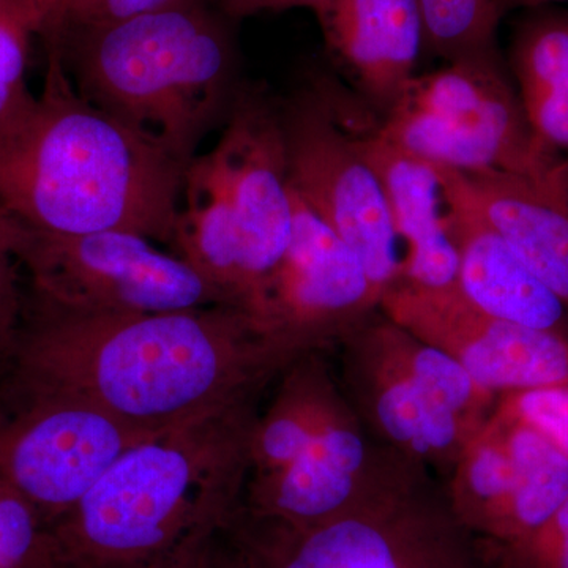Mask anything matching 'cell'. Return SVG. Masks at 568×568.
I'll list each match as a JSON object with an SVG mask.
<instances>
[{"label": "cell", "instance_id": "obj_24", "mask_svg": "<svg viewBox=\"0 0 568 568\" xmlns=\"http://www.w3.org/2000/svg\"><path fill=\"white\" fill-rule=\"evenodd\" d=\"M495 568H568V499L532 532L504 544H484Z\"/></svg>", "mask_w": 568, "mask_h": 568}, {"label": "cell", "instance_id": "obj_10", "mask_svg": "<svg viewBox=\"0 0 568 568\" xmlns=\"http://www.w3.org/2000/svg\"><path fill=\"white\" fill-rule=\"evenodd\" d=\"M9 379L0 399V480L51 525L95 487L123 452L151 436L84 396Z\"/></svg>", "mask_w": 568, "mask_h": 568}, {"label": "cell", "instance_id": "obj_12", "mask_svg": "<svg viewBox=\"0 0 568 568\" xmlns=\"http://www.w3.org/2000/svg\"><path fill=\"white\" fill-rule=\"evenodd\" d=\"M379 302L357 254L294 190L290 245L246 313L264 334L302 354L349 334Z\"/></svg>", "mask_w": 568, "mask_h": 568}, {"label": "cell", "instance_id": "obj_8", "mask_svg": "<svg viewBox=\"0 0 568 568\" xmlns=\"http://www.w3.org/2000/svg\"><path fill=\"white\" fill-rule=\"evenodd\" d=\"M295 193L364 264L381 297L402 280L386 190L369 162L353 104L327 78L280 100Z\"/></svg>", "mask_w": 568, "mask_h": 568}, {"label": "cell", "instance_id": "obj_26", "mask_svg": "<svg viewBox=\"0 0 568 568\" xmlns=\"http://www.w3.org/2000/svg\"><path fill=\"white\" fill-rule=\"evenodd\" d=\"M21 265L0 233V368L9 366L17 349L26 298L21 290Z\"/></svg>", "mask_w": 568, "mask_h": 568}, {"label": "cell", "instance_id": "obj_1", "mask_svg": "<svg viewBox=\"0 0 568 568\" xmlns=\"http://www.w3.org/2000/svg\"><path fill=\"white\" fill-rule=\"evenodd\" d=\"M297 355L237 306L106 315L32 294L9 366L152 435L256 394Z\"/></svg>", "mask_w": 568, "mask_h": 568}, {"label": "cell", "instance_id": "obj_16", "mask_svg": "<svg viewBox=\"0 0 568 568\" xmlns=\"http://www.w3.org/2000/svg\"><path fill=\"white\" fill-rule=\"evenodd\" d=\"M365 458L364 439L339 410L291 465L246 484L242 507L293 526L331 521L369 496L357 484Z\"/></svg>", "mask_w": 568, "mask_h": 568}, {"label": "cell", "instance_id": "obj_3", "mask_svg": "<svg viewBox=\"0 0 568 568\" xmlns=\"http://www.w3.org/2000/svg\"><path fill=\"white\" fill-rule=\"evenodd\" d=\"M254 395L144 437L52 523L67 568H145L200 545L244 496Z\"/></svg>", "mask_w": 568, "mask_h": 568}, {"label": "cell", "instance_id": "obj_11", "mask_svg": "<svg viewBox=\"0 0 568 568\" xmlns=\"http://www.w3.org/2000/svg\"><path fill=\"white\" fill-rule=\"evenodd\" d=\"M379 310L420 342L452 355L489 395L568 387V336L485 315L458 287L398 282L383 294Z\"/></svg>", "mask_w": 568, "mask_h": 568}, {"label": "cell", "instance_id": "obj_25", "mask_svg": "<svg viewBox=\"0 0 568 568\" xmlns=\"http://www.w3.org/2000/svg\"><path fill=\"white\" fill-rule=\"evenodd\" d=\"M182 2L186 0H62L58 14L43 39H51L55 33L67 29L111 24Z\"/></svg>", "mask_w": 568, "mask_h": 568}, {"label": "cell", "instance_id": "obj_14", "mask_svg": "<svg viewBox=\"0 0 568 568\" xmlns=\"http://www.w3.org/2000/svg\"><path fill=\"white\" fill-rule=\"evenodd\" d=\"M320 20L325 47L366 111L383 119L417 77L426 47L418 0H334Z\"/></svg>", "mask_w": 568, "mask_h": 568}, {"label": "cell", "instance_id": "obj_21", "mask_svg": "<svg viewBox=\"0 0 568 568\" xmlns=\"http://www.w3.org/2000/svg\"><path fill=\"white\" fill-rule=\"evenodd\" d=\"M426 47L448 62L496 59L497 0H418Z\"/></svg>", "mask_w": 568, "mask_h": 568}, {"label": "cell", "instance_id": "obj_20", "mask_svg": "<svg viewBox=\"0 0 568 568\" xmlns=\"http://www.w3.org/2000/svg\"><path fill=\"white\" fill-rule=\"evenodd\" d=\"M514 458L510 493L487 528L484 544H504L532 532L568 499V452L540 428L497 409Z\"/></svg>", "mask_w": 568, "mask_h": 568}, {"label": "cell", "instance_id": "obj_17", "mask_svg": "<svg viewBox=\"0 0 568 568\" xmlns=\"http://www.w3.org/2000/svg\"><path fill=\"white\" fill-rule=\"evenodd\" d=\"M459 174L485 219L568 313V164L547 178Z\"/></svg>", "mask_w": 568, "mask_h": 568}, {"label": "cell", "instance_id": "obj_15", "mask_svg": "<svg viewBox=\"0 0 568 568\" xmlns=\"http://www.w3.org/2000/svg\"><path fill=\"white\" fill-rule=\"evenodd\" d=\"M357 129L386 190L396 237L406 244L399 282L426 290L458 287V252L436 168L387 140L369 111L357 114Z\"/></svg>", "mask_w": 568, "mask_h": 568}, {"label": "cell", "instance_id": "obj_30", "mask_svg": "<svg viewBox=\"0 0 568 568\" xmlns=\"http://www.w3.org/2000/svg\"><path fill=\"white\" fill-rule=\"evenodd\" d=\"M549 2H564V0H497V6L504 14L507 10L517 9V7H538Z\"/></svg>", "mask_w": 568, "mask_h": 568}, {"label": "cell", "instance_id": "obj_22", "mask_svg": "<svg viewBox=\"0 0 568 568\" xmlns=\"http://www.w3.org/2000/svg\"><path fill=\"white\" fill-rule=\"evenodd\" d=\"M41 21L33 0H0V132L36 100L28 69Z\"/></svg>", "mask_w": 568, "mask_h": 568}, {"label": "cell", "instance_id": "obj_4", "mask_svg": "<svg viewBox=\"0 0 568 568\" xmlns=\"http://www.w3.org/2000/svg\"><path fill=\"white\" fill-rule=\"evenodd\" d=\"M226 14L204 0L47 39L74 89L93 106L183 166L226 122L244 82Z\"/></svg>", "mask_w": 568, "mask_h": 568}, {"label": "cell", "instance_id": "obj_28", "mask_svg": "<svg viewBox=\"0 0 568 568\" xmlns=\"http://www.w3.org/2000/svg\"><path fill=\"white\" fill-rule=\"evenodd\" d=\"M36 9L39 11L41 21V36L48 32L51 28L52 21H54L55 14H58L59 7H61L62 0H33Z\"/></svg>", "mask_w": 568, "mask_h": 568}, {"label": "cell", "instance_id": "obj_9", "mask_svg": "<svg viewBox=\"0 0 568 568\" xmlns=\"http://www.w3.org/2000/svg\"><path fill=\"white\" fill-rule=\"evenodd\" d=\"M0 231L31 278L32 294L62 308L148 315L230 305L189 261L156 248L144 235L39 234L2 224Z\"/></svg>", "mask_w": 568, "mask_h": 568}, {"label": "cell", "instance_id": "obj_23", "mask_svg": "<svg viewBox=\"0 0 568 568\" xmlns=\"http://www.w3.org/2000/svg\"><path fill=\"white\" fill-rule=\"evenodd\" d=\"M0 568H67L51 523L2 480Z\"/></svg>", "mask_w": 568, "mask_h": 568}, {"label": "cell", "instance_id": "obj_5", "mask_svg": "<svg viewBox=\"0 0 568 568\" xmlns=\"http://www.w3.org/2000/svg\"><path fill=\"white\" fill-rule=\"evenodd\" d=\"M293 226L280 100L244 82L215 148L183 171L173 252L246 313L286 253Z\"/></svg>", "mask_w": 568, "mask_h": 568}, {"label": "cell", "instance_id": "obj_29", "mask_svg": "<svg viewBox=\"0 0 568 568\" xmlns=\"http://www.w3.org/2000/svg\"><path fill=\"white\" fill-rule=\"evenodd\" d=\"M145 568H201L200 559H197V547L190 549V551L183 552V555L178 556V558Z\"/></svg>", "mask_w": 568, "mask_h": 568}, {"label": "cell", "instance_id": "obj_2", "mask_svg": "<svg viewBox=\"0 0 568 568\" xmlns=\"http://www.w3.org/2000/svg\"><path fill=\"white\" fill-rule=\"evenodd\" d=\"M185 168L82 99L48 47L40 95L0 132V224L39 234L129 231L173 252Z\"/></svg>", "mask_w": 568, "mask_h": 568}, {"label": "cell", "instance_id": "obj_18", "mask_svg": "<svg viewBox=\"0 0 568 568\" xmlns=\"http://www.w3.org/2000/svg\"><path fill=\"white\" fill-rule=\"evenodd\" d=\"M383 313V312H381ZM383 320L358 325L362 342L373 358V410L377 425L416 455H462L477 426L452 410L428 381L407 362L402 328L383 313Z\"/></svg>", "mask_w": 568, "mask_h": 568}, {"label": "cell", "instance_id": "obj_7", "mask_svg": "<svg viewBox=\"0 0 568 568\" xmlns=\"http://www.w3.org/2000/svg\"><path fill=\"white\" fill-rule=\"evenodd\" d=\"M377 129L410 155L458 173L547 178L568 164L530 130L499 58L417 74Z\"/></svg>", "mask_w": 568, "mask_h": 568}, {"label": "cell", "instance_id": "obj_6", "mask_svg": "<svg viewBox=\"0 0 568 568\" xmlns=\"http://www.w3.org/2000/svg\"><path fill=\"white\" fill-rule=\"evenodd\" d=\"M457 519L394 495L368 496L316 526L239 506L200 548L201 568H481Z\"/></svg>", "mask_w": 568, "mask_h": 568}, {"label": "cell", "instance_id": "obj_27", "mask_svg": "<svg viewBox=\"0 0 568 568\" xmlns=\"http://www.w3.org/2000/svg\"><path fill=\"white\" fill-rule=\"evenodd\" d=\"M334 0H220V9L231 21L244 20L265 11L308 9L321 17Z\"/></svg>", "mask_w": 568, "mask_h": 568}, {"label": "cell", "instance_id": "obj_13", "mask_svg": "<svg viewBox=\"0 0 568 568\" xmlns=\"http://www.w3.org/2000/svg\"><path fill=\"white\" fill-rule=\"evenodd\" d=\"M435 168L446 197L448 231L457 246L463 297L485 315L568 336V313L558 295L485 219L462 174Z\"/></svg>", "mask_w": 568, "mask_h": 568}, {"label": "cell", "instance_id": "obj_19", "mask_svg": "<svg viewBox=\"0 0 568 568\" xmlns=\"http://www.w3.org/2000/svg\"><path fill=\"white\" fill-rule=\"evenodd\" d=\"M510 69L530 130L551 151L568 153V11L523 21Z\"/></svg>", "mask_w": 568, "mask_h": 568}]
</instances>
